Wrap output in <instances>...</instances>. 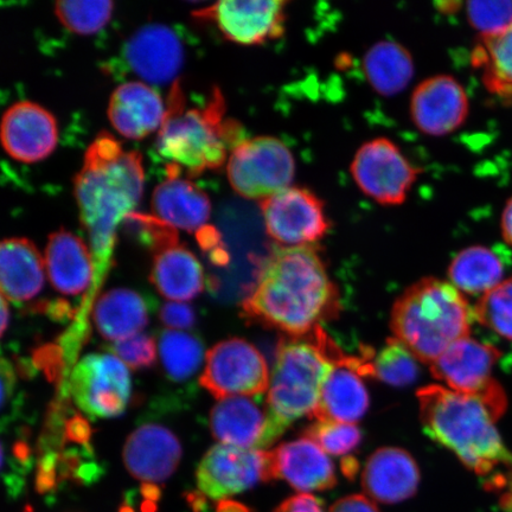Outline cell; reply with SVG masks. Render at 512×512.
<instances>
[{
    "label": "cell",
    "instance_id": "obj_41",
    "mask_svg": "<svg viewBox=\"0 0 512 512\" xmlns=\"http://www.w3.org/2000/svg\"><path fill=\"white\" fill-rule=\"evenodd\" d=\"M93 430L86 418L74 413L66 422L64 428V446L67 443H74L78 446L91 445Z\"/></svg>",
    "mask_w": 512,
    "mask_h": 512
},
{
    "label": "cell",
    "instance_id": "obj_13",
    "mask_svg": "<svg viewBox=\"0 0 512 512\" xmlns=\"http://www.w3.org/2000/svg\"><path fill=\"white\" fill-rule=\"evenodd\" d=\"M286 5L281 0H224L195 11L192 16L213 22L228 41L259 46L284 35Z\"/></svg>",
    "mask_w": 512,
    "mask_h": 512
},
{
    "label": "cell",
    "instance_id": "obj_31",
    "mask_svg": "<svg viewBox=\"0 0 512 512\" xmlns=\"http://www.w3.org/2000/svg\"><path fill=\"white\" fill-rule=\"evenodd\" d=\"M473 67L482 72L486 89L512 99V25L501 34L482 36L472 53Z\"/></svg>",
    "mask_w": 512,
    "mask_h": 512
},
{
    "label": "cell",
    "instance_id": "obj_35",
    "mask_svg": "<svg viewBox=\"0 0 512 512\" xmlns=\"http://www.w3.org/2000/svg\"><path fill=\"white\" fill-rule=\"evenodd\" d=\"M475 317L480 324L512 343V278L478 300Z\"/></svg>",
    "mask_w": 512,
    "mask_h": 512
},
{
    "label": "cell",
    "instance_id": "obj_3",
    "mask_svg": "<svg viewBox=\"0 0 512 512\" xmlns=\"http://www.w3.org/2000/svg\"><path fill=\"white\" fill-rule=\"evenodd\" d=\"M420 419L428 437L456 453L484 483L512 467V454L495 426L507 409L498 382L478 394L453 392L437 384L418 392Z\"/></svg>",
    "mask_w": 512,
    "mask_h": 512
},
{
    "label": "cell",
    "instance_id": "obj_20",
    "mask_svg": "<svg viewBox=\"0 0 512 512\" xmlns=\"http://www.w3.org/2000/svg\"><path fill=\"white\" fill-rule=\"evenodd\" d=\"M182 458V446L168 428L144 425L126 440L124 463L134 478L160 483L174 475Z\"/></svg>",
    "mask_w": 512,
    "mask_h": 512
},
{
    "label": "cell",
    "instance_id": "obj_40",
    "mask_svg": "<svg viewBox=\"0 0 512 512\" xmlns=\"http://www.w3.org/2000/svg\"><path fill=\"white\" fill-rule=\"evenodd\" d=\"M160 320L170 329L187 330L196 323V312L190 305L165 304L159 313Z\"/></svg>",
    "mask_w": 512,
    "mask_h": 512
},
{
    "label": "cell",
    "instance_id": "obj_46",
    "mask_svg": "<svg viewBox=\"0 0 512 512\" xmlns=\"http://www.w3.org/2000/svg\"><path fill=\"white\" fill-rule=\"evenodd\" d=\"M197 241L200 243L204 252H213L217 248H221L222 242L219 232L214 227H206L196 234Z\"/></svg>",
    "mask_w": 512,
    "mask_h": 512
},
{
    "label": "cell",
    "instance_id": "obj_17",
    "mask_svg": "<svg viewBox=\"0 0 512 512\" xmlns=\"http://www.w3.org/2000/svg\"><path fill=\"white\" fill-rule=\"evenodd\" d=\"M0 134L6 153L22 163L48 158L59 140L54 115L31 101L17 102L4 113Z\"/></svg>",
    "mask_w": 512,
    "mask_h": 512
},
{
    "label": "cell",
    "instance_id": "obj_15",
    "mask_svg": "<svg viewBox=\"0 0 512 512\" xmlns=\"http://www.w3.org/2000/svg\"><path fill=\"white\" fill-rule=\"evenodd\" d=\"M374 351L363 350L360 356H349L338 362L324 382L322 393L311 418L355 425L366 415L369 394L362 377H371Z\"/></svg>",
    "mask_w": 512,
    "mask_h": 512
},
{
    "label": "cell",
    "instance_id": "obj_39",
    "mask_svg": "<svg viewBox=\"0 0 512 512\" xmlns=\"http://www.w3.org/2000/svg\"><path fill=\"white\" fill-rule=\"evenodd\" d=\"M32 363L38 371H43L49 382L59 387L69 379L66 356L60 344L48 343L35 349Z\"/></svg>",
    "mask_w": 512,
    "mask_h": 512
},
{
    "label": "cell",
    "instance_id": "obj_9",
    "mask_svg": "<svg viewBox=\"0 0 512 512\" xmlns=\"http://www.w3.org/2000/svg\"><path fill=\"white\" fill-rule=\"evenodd\" d=\"M201 386L215 399L264 394L270 388L265 357L242 338L217 343L207 354Z\"/></svg>",
    "mask_w": 512,
    "mask_h": 512
},
{
    "label": "cell",
    "instance_id": "obj_12",
    "mask_svg": "<svg viewBox=\"0 0 512 512\" xmlns=\"http://www.w3.org/2000/svg\"><path fill=\"white\" fill-rule=\"evenodd\" d=\"M267 234L287 247L313 246L330 229L324 203L310 190L288 188L260 202Z\"/></svg>",
    "mask_w": 512,
    "mask_h": 512
},
{
    "label": "cell",
    "instance_id": "obj_16",
    "mask_svg": "<svg viewBox=\"0 0 512 512\" xmlns=\"http://www.w3.org/2000/svg\"><path fill=\"white\" fill-rule=\"evenodd\" d=\"M124 60L134 74L152 85L176 82L184 63L181 38L164 24L140 28L125 43Z\"/></svg>",
    "mask_w": 512,
    "mask_h": 512
},
{
    "label": "cell",
    "instance_id": "obj_44",
    "mask_svg": "<svg viewBox=\"0 0 512 512\" xmlns=\"http://www.w3.org/2000/svg\"><path fill=\"white\" fill-rule=\"evenodd\" d=\"M330 512H380L367 497L352 495L339 499L332 505Z\"/></svg>",
    "mask_w": 512,
    "mask_h": 512
},
{
    "label": "cell",
    "instance_id": "obj_45",
    "mask_svg": "<svg viewBox=\"0 0 512 512\" xmlns=\"http://www.w3.org/2000/svg\"><path fill=\"white\" fill-rule=\"evenodd\" d=\"M0 380H2V411H4L15 394L17 382L15 368L6 358H3L0 366Z\"/></svg>",
    "mask_w": 512,
    "mask_h": 512
},
{
    "label": "cell",
    "instance_id": "obj_8",
    "mask_svg": "<svg viewBox=\"0 0 512 512\" xmlns=\"http://www.w3.org/2000/svg\"><path fill=\"white\" fill-rule=\"evenodd\" d=\"M59 388L70 396L89 419L115 418L131 399L130 371L117 356L91 354L76 363L69 379Z\"/></svg>",
    "mask_w": 512,
    "mask_h": 512
},
{
    "label": "cell",
    "instance_id": "obj_43",
    "mask_svg": "<svg viewBox=\"0 0 512 512\" xmlns=\"http://www.w3.org/2000/svg\"><path fill=\"white\" fill-rule=\"evenodd\" d=\"M274 512H324V509L315 496L300 494L286 499Z\"/></svg>",
    "mask_w": 512,
    "mask_h": 512
},
{
    "label": "cell",
    "instance_id": "obj_36",
    "mask_svg": "<svg viewBox=\"0 0 512 512\" xmlns=\"http://www.w3.org/2000/svg\"><path fill=\"white\" fill-rule=\"evenodd\" d=\"M304 434L331 456H347L362 441V432L356 425L334 421H316Z\"/></svg>",
    "mask_w": 512,
    "mask_h": 512
},
{
    "label": "cell",
    "instance_id": "obj_2",
    "mask_svg": "<svg viewBox=\"0 0 512 512\" xmlns=\"http://www.w3.org/2000/svg\"><path fill=\"white\" fill-rule=\"evenodd\" d=\"M339 310V292L315 246L275 247L242 303L248 320L292 337L309 334Z\"/></svg>",
    "mask_w": 512,
    "mask_h": 512
},
{
    "label": "cell",
    "instance_id": "obj_6",
    "mask_svg": "<svg viewBox=\"0 0 512 512\" xmlns=\"http://www.w3.org/2000/svg\"><path fill=\"white\" fill-rule=\"evenodd\" d=\"M345 357L322 326L304 336L281 338L266 402L274 418L287 428L304 415L311 416L324 382Z\"/></svg>",
    "mask_w": 512,
    "mask_h": 512
},
{
    "label": "cell",
    "instance_id": "obj_26",
    "mask_svg": "<svg viewBox=\"0 0 512 512\" xmlns=\"http://www.w3.org/2000/svg\"><path fill=\"white\" fill-rule=\"evenodd\" d=\"M2 296L15 304L28 302L44 286V261L28 239H6L0 245Z\"/></svg>",
    "mask_w": 512,
    "mask_h": 512
},
{
    "label": "cell",
    "instance_id": "obj_14",
    "mask_svg": "<svg viewBox=\"0 0 512 512\" xmlns=\"http://www.w3.org/2000/svg\"><path fill=\"white\" fill-rule=\"evenodd\" d=\"M211 434L223 445L261 450L272 446L286 428L267 405L262 408L246 396L220 400L210 412Z\"/></svg>",
    "mask_w": 512,
    "mask_h": 512
},
{
    "label": "cell",
    "instance_id": "obj_48",
    "mask_svg": "<svg viewBox=\"0 0 512 512\" xmlns=\"http://www.w3.org/2000/svg\"><path fill=\"white\" fill-rule=\"evenodd\" d=\"M216 512H249V510L245 505L238 502L223 499V501H220L219 504H217Z\"/></svg>",
    "mask_w": 512,
    "mask_h": 512
},
{
    "label": "cell",
    "instance_id": "obj_42",
    "mask_svg": "<svg viewBox=\"0 0 512 512\" xmlns=\"http://www.w3.org/2000/svg\"><path fill=\"white\" fill-rule=\"evenodd\" d=\"M35 312L47 313V316L56 323H68L78 316V310L73 309L67 300L56 299L53 302H40L34 307Z\"/></svg>",
    "mask_w": 512,
    "mask_h": 512
},
{
    "label": "cell",
    "instance_id": "obj_4",
    "mask_svg": "<svg viewBox=\"0 0 512 512\" xmlns=\"http://www.w3.org/2000/svg\"><path fill=\"white\" fill-rule=\"evenodd\" d=\"M226 102L219 88L204 108L185 110L181 83L172 85L166 118L156 140L157 151L168 165L197 177L208 170H219L228 149L243 142L242 128L233 120H223Z\"/></svg>",
    "mask_w": 512,
    "mask_h": 512
},
{
    "label": "cell",
    "instance_id": "obj_7",
    "mask_svg": "<svg viewBox=\"0 0 512 512\" xmlns=\"http://www.w3.org/2000/svg\"><path fill=\"white\" fill-rule=\"evenodd\" d=\"M227 174L236 194L261 202L291 188L296 160L280 139L256 137L243 140L230 153Z\"/></svg>",
    "mask_w": 512,
    "mask_h": 512
},
{
    "label": "cell",
    "instance_id": "obj_21",
    "mask_svg": "<svg viewBox=\"0 0 512 512\" xmlns=\"http://www.w3.org/2000/svg\"><path fill=\"white\" fill-rule=\"evenodd\" d=\"M419 466L407 451L383 447L371 454L362 475L364 491L374 501L396 504L407 501L418 491Z\"/></svg>",
    "mask_w": 512,
    "mask_h": 512
},
{
    "label": "cell",
    "instance_id": "obj_22",
    "mask_svg": "<svg viewBox=\"0 0 512 512\" xmlns=\"http://www.w3.org/2000/svg\"><path fill=\"white\" fill-rule=\"evenodd\" d=\"M273 452L275 475L300 492L334 488L337 477L334 463L315 441L302 438L280 445Z\"/></svg>",
    "mask_w": 512,
    "mask_h": 512
},
{
    "label": "cell",
    "instance_id": "obj_1",
    "mask_svg": "<svg viewBox=\"0 0 512 512\" xmlns=\"http://www.w3.org/2000/svg\"><path fill=\"white\" fill-rule=\"evenodd\" d=\"M144 189L143 159L124 151L110 133L101 132L89 145L74 181L80 220L91 245L94 279L80 312L87 315L113 265L119 223L132 214Z\"/></svg>",
    "mask_w": 512,
    "mask_h": 512
},
{
    "label": "cell",
    "instance_id": "obj_50",
    "mask_svg": "<svg viewBox=\"0 0 512 512\" xmlns=\"http://www.w3.org/2000/svg\"><path fill=\"white\" fill-rule=\"evenodd\" d=\"M210 261L216 266H227L229 262V255L224 247L217 248L210 253Z\"/></svg>",
    "mask_w": 512,
    "mask_h": 512
},
{
    "label": "cell",
    "instance_id": "obj_19",
    "mask_svg": "<svg viewBox=\"0 0 512 512\" xmlns=\"http://www.w3.org/2000/svg\"><path fill=\"white\" fill-rule=\"evenodd\" d=\"M502 354L490 344L466 337L451 345L431 364L435 379L453 392L478 394L490 386L492 369Z\"/></svg>",
    "mask_w": 512,
    "mask_h": 512
},
{
    "label": "cell",
    "instance_id": "obj_25",
    "mask_svg": "<svg viewBox=\"0 0 512 512\" xmlns=\"http://www.w3.org/2000/svg\"><path fill=\"white\" fill-rule=\"evenodd\" d=\"M151 206L157 219L188 233L197 234L210 219L211 204L206 192L179 177H168L158 185Z\"/></svg>",
    "mask_w": 512,
    "mask_h": 512
},
{
    "label": "cell",
    "instance_id": "obj_47",
    "mask_svg": "<svg viewBox=\"0 0 512 512\" xmlns=\"http://www.w3.org/2000/svg\"><path fill=\"white\" fill-rule=\"evenodd\" d=\"M502 233L504 240L512 246V198L503 211Z\"/></svg>",
    "mask_w": 512,
    "mask_h": 512
},
{
    "label": "cell",
    "instance_id": "obj_37",
    "mask_svg": "<svg viewBox=\"0 0 512 512\" xmlns=\"http://www.w3.org/2000/svg\"><path fill=\"white\" fill-rule=\"evenodd\" d=\"M466 14L482 36L501 34L512 25V2H469Z\"/></svg>",
    "mask_w": 512,
    "mask_h": 512
},
{
    "label": "cell",
    "instance_id": "obj_10",
    "mask_svg": "<svg viewBox=\"0 0 512 512\" xmlns=\"http://www.w3.org/2000/svg\"><path fill=\"white\" fill-rule=\"evenodd\" d=\"M196 479L204 496L223 501L277 479L273 452L216 445L198 465Z\"/></svg>",
    "mask_w": 512,
    "mask_h": 512
},
{
    "label": "cell",
    "instance_id": "obj_18",
    "mask_svg": "<svg viewBox=\"0 0 512 512\" xmlns=\"http://www.w3.org/2000/svg\"><path fill=\"white\" fill-rule=\"evenodd\" d=\"M469 99L460 83L450 75L422 81L412 95L413 123L428 136H446L464 124Z\"/></svg>",
    "mask_w": 512,
    "mask_h": 512
},
{
    "label": "cell",
    "instance_id": "obj_32",
    "mask_svg": "<svg viewBox=\"0 0 512 512\" xmlns=\"http://www.w3.org/2000/svg\"><path fill=\"white\" fill-rule=\"evenodd\" d=\"M159 354L165 373L171 380L187 381L203 362L204 348L200 338L179 331H165L159 339Z\"/></svg>",
    "mask_w": 512,
    "mask_h": 512
},
{
    "label": "cell",
    "instance_id": "obj_33",
    "mask_svg": "<svg viewBox=\"0 0 512 512\" xmlns=\"http://www.w3.org/2000/svg\"><path fill=\"white\" fill-rule=\"evenodd\" d=\"M411 350L398 338H389L379 354L371 358V377L394 387H406L419 376V366Z\"/></svg>",
    "mask_w": 512,
    "mask_h": 512
},
{
    "label": "cell",
    "instance_id": "obj_29",
    "mask_svg": "<svg viewBox=\"0 0 512 512\" xmlns=\"http://www.w3.org/2000/svg\"><path fill=\"white\" fill-rule=\"evenodd\" d=\"M96 329L107 341L120 342L146 328L149 307L139 293L127 288H115L102 294L94 307Z\"/></svg>",
    "mask_w": 512,
    "mask_h": 512
},
{
    "label": "cell",
    "instance_id": "obj_23",
    "mask_svg": "<svg viewBox=\"0 0 512 512\" xmlns=\"http://www.w3.org/2000/svg\"><path fill=\"white\" fill-rule=\"evenodd\" d=\"M108 118L121 136L138 140L163 126L166 107L156 89L144 82H127L113 92Z\"/></svg>",
    "mask_w": 512,
    "mask_h": 512
},
{
    "label": "cell",
    "instance_id": "obj_38",
    "mask_svg": "<svg viewBox=\"0 0 512 512\" xmlns=\"http://www.w3.org/2000/svg\"><path fill=\"white\" fill-rule=\"evenodd\" d=\"M110 350L132 370L150 369L157 358L156 343L149 335L139 334L115 342Z\"/></svg>",
    "mask_w": 512,
    "mask_h": 512
},
{
    "label": "cell",
    "instance_id": "obj_11",
    "mask_svg": "<svg viewBox=\"0 0 512 512\" xmlns=\"http://www.w3.org/2000/svg\"><path fill=\"white\" fill-rule=\"evenodd\" d=\"M419 174V169L387 138L363 144L351 164L358 188L383 206L405 202Z\"/></svg>",
    "mask_w": 512,
    "mask_h": 512
},
{
    "label": "cell",
    "instance_id": "obj_49",
    "mask_svg": "<svg viewBox=\"0 0 512 512\" xmlns=\"http://www.w3.org/2000/svg\"><path fill=\"white\" fill-rule=\"evenodd\" d=\"M142 494L147 501L156 503L160 496H162V490H160L159 486L156 484L144 483L142 486Z\"/></svg>",
    "mask_w": 512,
    "mask_h": 512
},
{
    "label": "cell",
    "instance_id": "obj_28",
    "mask_svg": "<svg viewBox=\"0 0 512 512\" xmlns=\"http://www.w3.org/2000/svg\"><path fill=\"white\" fill-rule=\"evenodd\" d=\"M150 280L162 296L176 302L194 299L204 288L200 261L179 243L155 253Z\"/></svg>",
    "mask_w": 512,
    "mask_h": 512
},
{
    "label": "cell",
    "instance_id": "obj_5",
    "mask_svg": "<svg viewBox=\"0 0 512 512\" xmlns=\"http://www.w3.org/2000/svg\"><path fill=\"white\" fill-rule=\"evenodd\" d=\"M473 319L475 311L457 287L425 278L395 303L390 328L418 360L432 364L452 344L469 337Z\"/></svg>",
    "mask_w": 512,
    "mask_h": 512
},
{
    "label": "cell",
    "instance_id": "obj_51",
    "mask_svg": "<svg viewBox=\"0 0 512 512\" xmlns=\"http://www.w3.org/2000/svg\"><path fill=\"white\" fill-rule=\"evenodd\" d=\"M9 307L8 302H6V298L2 296V335L5 334L6 329H8L9 325Z\"/></svg>",
    "mask_w": 512,
    "mask_h": 512
},
{
    "label": "cell",
    "instance_id": "obj_27",
    "mask_svg": "<svg viewBox=\"0 0 512 512\" xmlns=\"http://www.w3.org/2000/svg\"><path fill=\"white\" fill-rule=\"evenodd\" d=\"M511 265V253L503 247L473 246L456 255L448 268L454 287L477 296L494 290Z\"/></svg>",
    "mask_w": 512,
    "mask_h": 512
},
{
    "label": "cell",
    "instance_id": "obj_24",
    "mask_svg": "<svg viewBox=\"0 0 512 512\" xmlns=\"http://www.w3.org/2000/svg\"><path fill=\"white\" fill-rule=\"evenodd\" d=\"M46 268L51 285L66 296H78L93 284L91 249L67 230L60 229L49 236Z\"/></svg>",
    "mask_w": 512,
    "mask_h": 512
},
{
    "label": "cell",
    "instance_id": "obj_30",
    "mask_svg": "<svg viewBox=\"0 0 512 512\" xmlns=\"http://www.w3.org/2000/svg\"><path fill=\"white\" fill-rule=\"evenodd\" d=\"M370 86L383 96L405 91L414 76L411 53L394 41H381L371 47L363 60Z\"/></svg>",
    "mask_w": 512,
    "mask_h": 512
},
{
    "label": "cell",
    "instance_id": "obj_34",
    "mask_svg": "<svg viewBox=\"0 0 512 512\" xmlns=\"http://www.w3.org/2000/svg\"><path fill=\"white\" fill-rule=\"evenodd\" d=\"M112 2H57L55 14L63 27L78 35H93L110 22Z\"/></svg>",
    "mask_w": 512,
    "mask_h": 512
}]
</instances>
